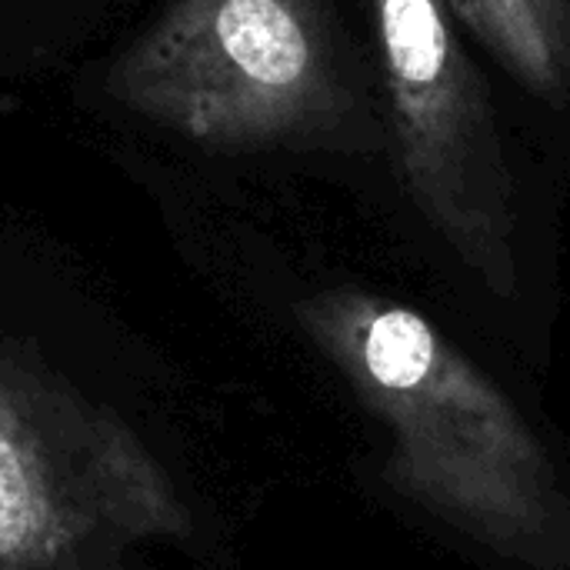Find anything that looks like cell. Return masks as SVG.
I'll return each mask as SVG.
<instances>
[{"mask_svg": "<svg viewBox=\"0 0 570 570\" xmlns=\"http://www.w3.org/2000/svg\"><path fill=\"white\" fill-rule=\"evenodd\" d=\"M301 321L381 431V484L491 570H570V461L491 361L428 311L337 287Z\"/></svg>", "mask_w": 570, "mask_h": 570, "instance_id": "6da1fadb", "label": "cell"}, {"mask_svg": "<svg viewBox=\"0 0 570 570\" xmlns=\"http://www.w3.org/2000/svg\"><path fill=\"white\" fill-rule=\"evenodd\" d=\"M104 87L124 110L224 154L331 147L357 117L327 0H167Z\"/></svg>", "mask_w": 570, "mask_h": 570, "instance_id": "7a4b0ae2", "label": "cell"}, {"mask_svg": "<svg viewBox=\"0 0 570 570\" xmlns=\"http://www.w3.org/2000/svg\"><path fill=\"white\" fill-rule=\"evenodd\" d=\"M404 187L498 297L521 291L518 210L491 94L444 0H374Z\"/></svg>", "mask_w": 570, "mask_h": 570, "instance_id": "3957f363", "label": "cell"}, {"mask_svg": "<svg viewBox=\"0 0 570 570\" xmlns=\"http://www.w3.org/2000/svg\"><path fill=\"white\" fill-rule=\"evenodd\" d=\"M70 534L47 451L17 401L0 387V570L53 564Z\"/></svg>", "mask_w": 570, "mask_h": 570, "instance_id": "277c9868", "label": "cell"}, {"mask_svg": "<svg viewBox=\"0 0 570 570\" xmlns=\"http://www.w3.org/2000/svg\"><path fill=\"white\" fill-rule=\"evenodd\" d=\"M531 94L561 104L570 94V0H444Z\"/></svg>", "mask_w": 570, "mask_h": 570, "instance_id": "5b68a950", "label": "cell"}]
</instances>
